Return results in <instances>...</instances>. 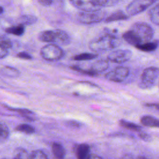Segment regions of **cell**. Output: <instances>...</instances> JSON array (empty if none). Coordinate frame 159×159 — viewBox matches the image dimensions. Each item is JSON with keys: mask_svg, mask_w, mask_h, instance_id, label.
<instances>
[{"mask_svg": "<svg viewBox=\"0 0 159 159\" xmlns=\"http://www.w3.org/2000/svg\"><path fill=\"white\" fill-rule=\"evenodd\" d=\"M71 4L80 11H93L101 9L96 7L93 0H69Z\"/></svg>", "mask_w": 159, "mask_h": 159, "instance_id": "10", "label": "cell"}, {"mask_svg": "<svg viewBox=\"0 0 159 159\" xmlns=\"http://www.w3.org/2000/svg\"><path fill=\"white\" fill-rule=\"evenodd\" d=\"M139 137L143 141H145V142H150L152 140V137L151 136L147 134V133H145L144 132H141L140 131L139 133Z\"/></svg>", "mask_w": 159, "mask_h": 159, "instance_id": "30", "label": "cell"}, {"mask_svg": "<svg viewBox=\"0 0 159 159\" xmlns=\"http://www.w3.org/2000/svg\"><path fill=\"white\" fill-rule=\"evenodd\" d=\"M29 159H48L47 155L41 150L33 151L29 156Z\"/></svg>", "mask_w": 159, "mask_h": 159, "instance_id": "28", "label": "cell"}, {"mask_svg": "<svg viewBox=\"0 0 159 159\" xmlns=\"http://www.w3.org/2000/svg\"><path fill=\"white\" fill-rule=\"evenodd\" d=\"M67 124L68 125L71 127H80L81 124L77 121L75 120H70L67 122Z\"/></svg>", "mask_w": 159, "mask_h": 159, "instance_id": "33", "label": "cell"}, {"mask_svg": "<svg viewBox=\"0 0 159 159\" xmlns=\"http://www.w3.org/2000/svg\"><path fill=\"white\" fill-rule=\"evenodd\" d=\"M136 159H147V158H146L145 157H143V156H139Z\"/></svg>", "mask_w": 159, "mask_h": 159, "instance_id": "36", "label": "cell"}, {"mask_svg": "<svg viewBox=\"0 0 159 159\" xmlns=\"http://www.w3.org/2000/svg\"><path fill=\"white\" fill-rule=\"evenodd\" d=\"M129 74V69L125 66H117L107 73L105 78L113 82H121L124 81Z\"/></svg>", "mask_w": 159, "mask_h": 159, "instance_id": "8", "label": "cell"}, {"mask_svg": "<svg viewBox=\"0 0 159 159\" xmlns=\"http://www.w3.org/2000/svg\"><path fill=\"white\" fill-rule=\"evenodd\" d=\"M37 20V18L32 15H23L20 16L19 19L17 20V22L19 24H23L24 25H32L35 24Z\"/></svg>", "mask_w": 159, "mask_h": 159, "instance_id": "21", "label": "cell"}, {"mask_svg": "<svg viewBox=\"0 0 159 159\" xmlns=\"http://www.w3.org/2000/svg\"><path fill=\"white\" fill-rule=\"evenodd\" d=\"M57 32L55 30H46L40 32L38 34V39L40 42L56 44Z\"/></svg>", "mask_w": 159, "mask_h": 159, "instance_id": "11", "label": "cell"}, {"mask_svg": "<svg viewBox=\"0 0 159 159\" xmlns=\"http://www.w3.org/2000/svg\"><path fill=\"white\" fill-rule=\"evenodd\" d=\"M119 43L116 32L111 30L93 39L89 42V47L94 52H103L114 48Z\"/></svg>", "mask_w": 159, "mask_h": 159, "instance_id": "2", "label": "cell"}, {"mask_svg": "<svg viewBox=\"0 0 159 159\" xmlns=\"http://www.w3.org/2000/svg\"><path fill=\"white\" fill-rule=\"evenodd\" d=\"M9 54V50L0 47V57L1 59H3L4 58L6 57Z\"/></svg>", "mask_w": 159, "mask_h": 159, "instance_id": "32", "label": "cell"}, {"mask_svg": "<svg viewBox=\"0 0 159 159\" xmlns=\"http://www.w3.org/2000/svg\"><path fill=\"white\" fill-rule=\"evenodd\" d=\"M4 107L9 109V111H15L17 113H19L22 117L25 118V119L30 120V121H34L37 119L36 114L32 111L27 109H22V108H14L10 106H8L7 105L4 104Z\"/></svg>", "mask_w": 159, "mask_h": 159, "instance_id": "12", "label": "cell"}, {"mask_svg": "<svg viewBox=\"0 0 159 159\" xmlns=\"http://www.w3.org/2000/svg\"><path fill=\"white\" fill-rule=\"evenodd\" d=\"M13 159H20V158H17V157H14V158Z\"/></svg>", "mask_w": 159, "mask_h": 159, "instance_id": "37", "label": "cell"}, {"mask_svg": "<svg viewBox=\"0 0 159 159\" xmlns=\"http://www.w3.org/2000/svg\"><path fill=\"white\" fill-rule=\"evenodd\" d=\"M106 13L101 9L93 11H81L77 13L76 19L83 24L99 23L106 19Z\"/></svg>", "mask_w": 159, "mask_h": 159, "instance_id": "3", "label": "cell"}, {"mask_svg": "<svg viewBox=\"0 0 159 159\" xmlns=\"http://www.w3.org/2000/svg\"><path fill=\"white\" fill-rule=\"evenodd\" d=\"M41 57L45 60L49 61H58L64 56V52L60 45L55 43H48L40 49Z\"/></svg>", "mask_w": 159, "mask_h": 159, "instance_id": "4", "label": "cell"}, {"mask_svg": "<svg viewBox=\"0 0 159 159\" xmlns=\"http://www.w3.org/2000/svg\"><path fill=\"white\" fill-rule=\"evenodd\" d=\"M140 122L144 126L159 128V119L153 116H144L140 119Z\"/></svg>", "mask_w": 159, "mask_h": 159, "instance_id": "16", "label": "cell"}, {"mask_svg": "<svg viewBox=\"0 0 159 159\" xmlns=\"http://www.w3.org/2000/svg\"><path fill=\"white\" fill-rule=\"evenodd\" d=\"M157 0H133L126 7V13L129 16L139 14L155 3Z\"/></svg>", "mask_w": 159, "mask_h": 159, "instance_id": "7", "label": "cell"}, {"mask_svg": "<svg viewBox=\"0 0 159 159\" xmlns=\"http://www.w3.org/2000/svg\"><path fill=\"white\" fill-rule=\"evenodd\" d=\"M135 47L139 49V50L143 51V52H152L154 51L157 48V44L153 42H147L142 44L138 45L135 46Z\"/></svg>", "mask_w": 159, "mask_h": 159, "instance_id": "23", "label": "cell"}, {"mask_svg": "<svg viewBox=\"0 0 159 159\" xmlns=\"http://www.w3.org/2000/svg\"><path fill=\"white\" fill-rule=\"evenodd\" d=\"M153 35L154 31L150 25L143 22H137L123 34L122 38L126 42L135 47L149 42Z\"/></svg>", "mask_w": 159, "mask_h": 159, "instance_id": "1", "label": "cell"}, {"mask_svg": "<svg viewBox=\"0 0 159 159\" xmlns=\"http://www.w3.org/2000/svg\"><path fill=\"white\" fill-rule=\"evenodd\" d=\"M94 4L99 9L108 7L116 4L119 0H93Z\"/></svg>", "mask_w": 159, "mask_h": 159, "instance_id": "26", "label": "cell"}, {"mask_svg": "<svg viewBox=\"0 0 159 159\" xmlns=\"http://www.w3.org/2000/svg\"><path fill=\"white\" fill-rule=\"evenodd\" d=\"M146 106L159 111V104H147Z\"/></svg>", "mask_w": 159, "mask_h": 159, "instance_id": "34", "label": "cell"}, {"mask_svg": "<svg viewBox=\"0 0 159 159\" xmlns=\"http://www.w3.org/2000/svg\"><path fill=\"white\" fill-rule=\"evenodd\" d=\"M38 2L44 7L50 6L53 2V0H37Z\"/></svg>", "mask_w": 159, "mask_h": 159, "instance_id": "31", "label": "cell"}, {"mask_svg": "<svg viewBox=\"0 0 159 159\" xmlns=\"http://www.w3.org/2000/svg\"><path fill=\"white\" fill-rule=\"evenodd\" d=\"M1 73L2 75L11 78H15L19 75V71L16 68L9 66H2Z\"/></svg>", "mask_w": 159, "mask_h": 159, "instance_id": "18", "label": "cell"}, {"mask_svg": "<svg viewBox=\"0 0 159 159\" xmlns=\"http://www.w3.org/2000/svg\"><path fill=\"white\" fill-rule=\"evenodd\" d=\"M158 76V68L150 66L145 68L141 75L139 87L142 89H148L152 88L155 84Z\"/></svg>", "mask_w": 159, "mask_h": 159, "instance_id": "5", "label": "cell"}, {"mask_svg": "<svg viewBox=\"0 0 159 159\" xmlns=\"http://www.w3.org/2000/svg\"><path fill=\"white\" fill-rule=\"evenodd\" d=\"M53 155L57 159H63L65 156V150L63 147L58 142L53 143L52 145Z\"/></svg>", "mask_w": 159, "mask_h": 159, "instance_id": "17", "label": "cell"}, {"mask_svg": "<svg viewBox=\"0 0 159 159\" xmlns=\"http://www.w3.org/2000/svg\"><path fill=\"white\" fill-rule=\"evenodd\" d=\"M16 56L19 58L23 59V60H29L32 58V56L26 52H20L18 53Z\"/></svg>", "mask_w": 159, "mask_h": 159, "instance_id": "29", "label": "cell"}, {"mask_svg": "<svg viewBox=\"0 0 159 159\" xmlns=\"http://www.w3.org/2000/svg\"><path fill=\"white\" fill-rule=\"evenodd\" d=\"M98 57V55L94 53H82L75 55L73 59L76 61L91 60Z\"/></svg>", "mask_w": 159, "mask_h": 159, "instance_id": "20", "label": "cell"}, {"mask_svg": "<svg viewBox=\"0 0 159 159\" xmlns=\"http://www.w3.org/2000/svg\"><path fill=\"white\" fill-rule=\"evenodd\" d=\"M2 159H5V158H2Z\"/></svg>", "mask_w": 159, "mask_h": 159, "instance_id": "38", "label": "cell"}, {"mask_svg": "<svg viewBox=\"0 0 159 159\" xmlns=\"http://www.w3.org/2000/svg\"><path fill=\"white\" fill-rule=\"evenodd\" d=\"M120 159H134L132 157H131L130 155H125L124 157H122Z\"/></svg>", "mask_w": 159, "mask_h": 159, "instance_id": "35", "label": "cell"}, {"mask_svg": "<svg viewBox=\"0 0 159 159\" xmlns=\"http://www.w3.org/2000/svg\"><path fill=\"white\" fill-rule=\"evenodd\" d=\"M15 129L19 132H22L28 135L35 133V129L32 125L27 124H22L18 125Z\"/></svg>", "mask_w": 159, "mask_h": 159, "instance_id": "22", "label": "cell"}, {"mask_svg": "<svg viewBox=\"0 0 159 159\" xmlns=\"http://www.w3.org/2000/svg\"><path fill=\"white\" fill-rule=\"evenodd\" d=\"M77 159H91L90 155V147L86 143L78 145L76 148Z\"/></svg>", "mask_w": 159, "mask_h": 159, "instance_id": "13", "label": "cell"}, {"mask_svg": "<svg viewBox=\"0 0 159 159\" xmlns=\"http://www.w3.org/2000/svg\"><path fill=\"white\" fill-rule=\"evenodd\" d=\"M0 130V142L2 143L8 139L9 135V131L6 124L4 123L2 121L1 122Z\"/></svg>", "mask_w": 159, "mask_h": 159, "instance_id": "25", "label": "cell"}, {"mask_svg": "<svg viewBox=\"0 0 159 159\" xmlns=\"http://www.w3.org/2000/svg\"><path fill=\"white\" fill-rule=\"evenodd\" d=\"M129 17V16L127 13H125L121 10H118L113 12L108 16H107L104 20V22L106 23H109L119 20H125L128 19Z\"/></svg>", "mask_w": 159, "mask_h": 159, "instance_id": "14", "label": "cell"}, {"mask_svg": "<svg viewBox=\"0 0 159 159\" xmlns=\"http://www.w3.org/2000/svg\"><path fill=\"white\" fill-rule=\"evenodd\" d=\"M12 46V41L7 37L1 35L0 39V47L9 50Z\"/></svg>", "mask_w": 159, "mask_h": 159, "instance_id": "27", "label": "cell"}, {"mask_svg": "<svg viewBox=\"0 0 159 159\" xmlns=\"http://www.w3.org/2000/svg\"><path fill=\"white\" fill-rule=\"evenodd\" d=\"M132 52L128 49L117 50L111 52L107 55V60L113 63H122L130 59Z\"/></svg>", "mask_w": 159, "mask_h": 159, "instance_id": "9", "label": "cell"}, {"mask_svg": "<svg viewBox=\"0 0 159 159\" xmlns=\"http://www.w3.org/2000/svg\"><path fill=\"white\" fill-rule=\"evenodd\" d=\"M119 124L127 129L129 130H135V131H137V132H140L141 130V127L135 123L129 122V121H127L125 120H119Z\"/></svg>", "mask_w": 159, "mask_h": 159, "instance_id": "24", "label": "cell"}, {"mask_svg": "<svg viewBox=\"0 0 159 159\" xmlns=\"http://www.w3.org/2000/svg\"><path fill=\"white\" fill-rule=\"evenodd\" d=\"M7 34H12L16 36H22L25 32V25L21 24L14 25L5 29Z\"/></svg>", "mask_w": 159, "mask_h": 159, "instance_id": "15", "label": "cell"}, {"mask_svg": "<svg viewBox=\"0 0 159 159\" xmlns=\"http://www.w3.org/2000/svg\"><path fill=\"white\" fill-rule=\"evenodd\" d=\"M150 20L154 24L159 25V4L154 6L148 12Z\"/></svg>", "mask_w": 159, "mask_h": 159, "instance_id": "19", "label": "cell"}, {"mask_svg": "<svg viewBox=\"0 0 159 159\" xmlns=\"http://www.w3.org/2000/svg\"><path fill=\"white\" fill-rule=\"evenodd\" d=\"M108 61L106 60H99L91 64L89 68H84L80 66L74 65L71 66V68L73 70L85 75L89 76H96L99 73L105 71L108 68Z\"/></svg>", "mask_w": 159, "mask_h": 159, "instance_id": "6", "label": "cell"}]
</instances>
